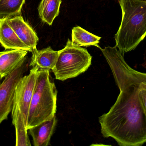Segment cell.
<instances>
[{
  "instance_id": "obj_12",
  "label": "cell",
  "mask_w": 146,
  "mask_h": 146,
  "mask_svg": "<svg viewBox=\"0 0 146 146\" xmlns=\"http://www.w3.org/2000/svg\"><path fill=\"white\" fill-rule=\"evenodd\" d=\"M30 66L37 67L38 69L52 70L55 66L59 56V51H54L50 46L32 52Z\"/></svg>"
},
{
  "instance_id": "obj_4",
  "label": "cell",
  "mask_w": 146,
  "mask_h": 146,
  "mask_svg": "<svg viewBox=\"0 0 146 146\" xmlns=\"http://www.w3.org/2000/svg\"><path fill=\"white\" fill-rule=\"evenodd\" d=\"M58 51L57 62L52 69L56 79L64 81L77 77L91 66L92 57L87 50L75 45L69 39L65 48Z\"/></svg>"
},
{
  "instance_id": "obj_14",
  "label": "cell",
  "mask_w": 146,
  "mask_h": 146,
  "mask_svg": "<svg viewBox=\"0 0 146 146\" xmlns=\"http://www.w3.org/2000/svg\"><path fill=\"white\" fill-rule=\"evenodd\" d=\"M72 41L75 45L88 47L95 46L100 49L98 45L100 37L94 35L80 26L73 27L72 29Z\"/></svg>"
},
{
  "instance_id": "obj_1",
  "label": "cell",
  "mask_w": 146,
  "mask_h": 146,
  "mask_svg": "<svg viewBox=\"0 0 146 146\" xmlns=\"http://www.w3.org/2000/svg\"><path fill=\"white\" fill-rule=\"evenodd\" d=\"M120 91L114 105L99 117L104 138H112L121 146H140L146 143V114L135 84L110 66Z\"/></svg>"
},
{
  "instance_id": "obj_2",
  "label": "cell",
  "mask_w": 146,
  "mask_h": 146,
  "mask_svg": "<svg viewBox=\"0 0 146 146\" xmlns=\"http://www.w3.org/2000/svg\"><path fill=\"white\" fill-rule=\"evenodd\" d=\"M121 25L115 34V46L123 54L134 50L146 37V0H118Z\"/></svg>"
},
{
  "instance_id": "obj_3",
  "label": "cell",
  "mask_w": 146,
  "mask_h": 146,
  "mask_svg": "<svg viewBox=\"0 0 146 146\" xmlns=\"http://www.w3.org/2000/svg\"><path fill=\"white\" fill-rule=\"evenodd\" d=\"M57 95L49 70L38 69L27 118V130L55 116Z\"/></svg>"
},
{
  "instance_id": "obj_8",
  "label": "cell",
  "mask_w": 146,
  "mask_h": 146,
  "mask_svg": "<svg viewBox=\"0 0 146 146\" xmlns=\"http://www.w3.org/2000/svg\"><path fill=\"white\" fill-rule=\"evenodd\" d=\"M7 22L20 39L31 49L32 53L37 50L38 37L36 32L22 16L19 15L8 17Z\"/></svg>"
},
{
  "instance_id": "obj_5",
  "label": "cell",
  "mask_w": 146,
  "mask_h": 146,
  "mask_svg": "<svg viewBox=\"0 0 146 146\" xmlns=\"http://www.w3.org/2000/svg\"><path fill=\"white\" fill-rule=\"evenodd\" d=\"M109 64H111L128 80L136 85L139 89L140 98L146 114V73L135 70L126 62L123 55L115 46L100 48Z\"/></svg>"
},
{
  "instance_id": "obj_13",
  "label": "cell",
  "mask_w": 146,
  "mask_h": 146,
  "mask_svg": "<svg viewBox=\"0 0 146 146\" xmlns=\"http://www.w3.org/2000/svg\"><path fill=\"white\" fill-rule=\"evenodd\" d=\"M62 0H42L38 8V15L42 21L50 26L59 15Z\"/></svg>"
},
{
  "instance_id": "obj_7",
  "label": "cell",
  "mask_w": 146,
  "mask_h": 146,
  "mask_svg": "<svg viewBox=\"0 0 146 146\" xmlns=\"http://www.w3.org/2000/svg\"><path fill=\"white\" fill-rule=\"evenodd\" d=\"M26 59L4 78L0 85V124L12 111L16 86L26 70Z\"/></svg>"
},
{
  "instance_id": "obj_9",
  "label": "cell",
  "mask_w": 146,
  "mask_h": 146,
  "mask_svg": "<svg viewBox=\"0 0 146 146\" xmlns=\"http://www.w3.org/2000/svg\"><path fill=\"white\" fill-rule=\"evenodd\" d=\"M28 52L21 49L8 50L0 52V79L5 78L26 59Z\"/></svg>"
},
{
  "instance_id": "obj_15",
  "label": "cell",
  "mask_w": 146,
  "mask_h": 146,
  "mask_svg": "<svg viewBox=\"0 0 146 146\" xmlns=\"http://www.w3.org/2000/svg\"><path fill=\"white\" fill-rule=\"evenodd\" d=\"M25 2V0H0V17L20 15Z\"/></svg>"
},
{
  "instance_id": "obj_11",
  "label": "cell",
  "mask_w": 146,
  "mask_h": 146,
  "mask_svg": "<svg viewBox=\"0 0 146 146\" xmlns=\"http://www.w3.org/2000/svg\"><path fill=\"white\" fill-rule=\"evenodd\" d=\"M57 123V119L55 116L50 120L45 121L28 129L32 137L34 146H48Z\"/></svg>"
},
{
  "instance_id": "obj_10",
  "label": "cell",
  "mask_w": 146,
  "mask_h": 146,
  "mask_svg": "<svg viewBox=\"0 0 146 146\" xmlns=\"http://www.w3.org/2000/svg\"><path fill=\"white\" fill-rule=\"evenodd\" d=\"M8 18H0V44L6 50H25L31 52V49L20 39L9 25Z\"/></svg>"
},
{
  "instance_id": "obj_6",
  "label": "cell",
  "mask_w": 146,
  "mask_h": 146,
  "mask_svg": "<svg viewBox=\"0 0 146 146\" xmlns=\"http://www.w3.org/2000/svg\"><path fill=\"white\" fill-rule=\"evenodd\" d=\"M38 70L37 67H33L28 75L21 77L15 89L13 105L11 112L23 116L27 124Z\"/></svg>"
}]
</instances>
